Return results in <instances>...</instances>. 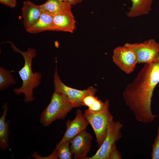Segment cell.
<instances>
[{
	"mask_svg": "<svg viewBox=\"0 0 159 159\" xmlns=\"http://www.w3.org/2000/svg\"><path fill=\"white\" fill-rule=\"evenodd\" d=\"M91 135L85 130L70 140V148L74 159H85L90 150Z\"/></svg>",
	"mask_w": 159,
	"mask_h": 159,
	"instance_id": "9c48e42d",
	"label": "cell"
},
{
	"mask_svg": "<svg viewBox=\"0 0 159 159\" xmlns=\"http://www.w3.org/2000/svg\"><path fill=\"white\" fill-rule=\"evenodd\" d=\"M109 102L107 99L103 102L95 96L94 94H91L86 96L83 99L81 105L87 107L88 110L90 111L97 112L102 110Z\"/></svg>",
	"mask_w": 159,
	"mask_h": 159,
	"instance_id": "e0dca14e",
	"label": "cell"
},
{
	"mask_svg": "<svg viewBox=\"0 0 159 159\" xmlns=\"http://www.w3.org/2000/svg\"><path fill=\"white\" fill-rule=\"evenodd\" d=\"M112 59L118 67L127 74L133 71L138 62L134 52L124 45L117 47L114 49Z\"/></svg>",
	"mask_w": 159,
	"mask_h": 159,
	"instance_id": "ba28073f",
	"label": "cell"
},
{
	"mask_svg": "<svg viewBox=\"0 0 159 159\" xmlns=\"http://www.w3.org/2000/svg\"><path fill=\"white\" fill-rule=\"evenodd\" d=\"M13 71L8 70L4 67H0V90L3 91L11 85L16 84V81L13 78L11 72Z\"/></svg>",
	"mask_w": 159,
	"mask_h": 159,
	"instance_id": "ac0fdd59",
	"label": "cell"
},
{
	"mask_svg": "<svg viewBox=\"0 0 159 159\" xmlns=\"http://www.w3.org/2000/svg\"><path fill=\"white\" fill-rule=\"evenodd\" d=\"M124 45L134 52L138 62H154L159 53V44L153 39L139 43H126Z\"/></svg>",
	"mask_w": 159,
	"mask_h": 159,
	"instance_id": "52a82bcc",
	"label": "cell"
},
{
	"mask_svg": "<svg viewBox=\"0 0 159 159\" xmlns=\"http://www.w3.org/2000/svg\"><path fill=\"white\" fill-rule=\"evenodd\" d=\"M3 112L0 118V149L5 150L9 148L8 141L10 132L9 128L10 122L8 120L6 121L5 118L9 107L7 102L2 106Z\"/></svg>",
	"mask_w": 159,
	"mask_h": 159,
	"instance_id": "2e32d148",
	"label": "cell"
},
{
	"mask_svg": "<svg viewBox=\"0 0 159 159\" xmlns=\"http://www.w3.org/2000/svg\"><path fill=\"white\" fill-rule=\"evenodd\" d=\"M154 62L158 63L159 64V53L156 57Z\"/></svg>",
	"mask_w": 159,
	"mask_h": 159,
	"instance_id": "603a6c76",
	"label": "cell"
},
{
	"mask_svg": "<svg viewBox=\"0 0 159 159\" xmlns=\"http://www.w3.org/2000/svg\"><path fill=\"white\" fill-rule=\"evenodd\" d=\"M109 102L102 110L99 112H93L87 109L83 113L93 129L99 148L105 139L108 126L113 120V116L109 110Z\"/></svg>",
	"mask_w": 159,
	"mask_h": 159,
	"instance_id": "277c9868",
	"label": "cell"
},
{
	"mask_svg": "<svg viewBox=\"0 0 159 159\" xmlns=\"http://www.w3.org/2000/svg\"><path fill=\"white\" fill-rule=\"evenodd\" d=\"M60 1H67L70 3L72 5H75L81 3L83 0H59Z\"/></svg>",
	"mask_w": 159,
	"mask_h": 159,
	"instance_id": "7402d4cb",
	"label": "cell"
},
{
	"mask_svg": "<svg viewBox=\"0 0 159 159\" xmlns=\"http://www.w3.org/2000/svg\"><path fill=\"white\" fill-rule=\"evenodd\" d=\"M75 107L64 95L54 91L49 104L40 114L39 121L44 127L49 126L58 120H64Z\"/></svg>",
	"mask_w": 159,
	"mask_h": 159,
	"instance_id": "3957f363",
	"label": "cell"
},
{
	"mask_svg": "<svg viewBox=\"0 0 159 159\" xmlns=\"http://www.w3.org/2000/svg\"><path fill=\"white\" fill-rule=\"evenodd\" d=\"M123 125L119 121L110 123L105 139L95 154L85 159H109L111 152L116 148V143L122 137L120 130Z\"/></svg>",
	"mask_w": 159,
	"mask_h": 159,
	"instance_id": "5b68a950",
	"label": "cell"
},
{
	"mask_svg": "<svg viewBox=\"0 0 159 159\" xmlns=\"http://www.w3.org/2000/svg\"><path fill=\"white\" fill-rule=\"evenodd\" d=\"M53 79L55 91L65 95L76 107L82 106V101L85 96L91 94H95L97 91L96 89L92 86L86 89L80 90L67 86L61 81L56 66Z\"/></svg>",
	"mask_w": 159,
	"mask_h": 159,
	"instance_id": "8992f818",
	"label": "cell"
},
{
	"mask_svg": "<svg viewBox=\"0 0 159 159\" xmlns=\"http://www.w3.org/2000/svg\"><path fill=\"white\" fill-rule=\"evenodd\" d=\"M53 15L42 11L37 21L32 26L26 30L28 32L37 34L45 31H58L53 20Z\"/></svg>",
	"mask_w": 159,
	"mask_h": 159,
	"instance_id": "4fadbf2b",
	"label": "cell"
},
{
	"mask_svg": "<svg viewBox=\"0 0 159 159\" xmlns=\"http://www.w3.org/2000/svg\"><path fill=\"white\" fill-rule=\"evenodd\" d=\"M89 123L80 109L76 112V116L72 120H67L65 122L66 129L64 135L59 142L70 141L82 131L85 130Z\"/></svg>",
	"mask_w": 159,
	"mask_h": 159,
	"instance_id": "30bf717a",
	"label": "cell"
},
{
	"mask_svg": "<svg viewBox=\"0 0 159 159\" xmlns=\"http://www.w3.org/2000/svg\"><path fill=\"white\" fill-rule=\"evenodd\" d=\"M21 11L23 24L26 30L36 23L42 12L40 5H36L30 0L23 2Z\"/></svg>",
	"mask_w": 159,
	"mask_h": 159,
	"instance_id": "8fae6325",
	"label": "cell"
},
{
	"mask_svg": "<svg viewBox=\"0 0 159 159\" xmlns=\"http://www.w3.org/2000/svg\"><path fill=\"white\" fill-rule=\"evenodd\" d=\"M152 147L151 158L159 159V126L157 130V134Z\"/></svg>",
	"mask_w": 159,
	"mask_h": 159,
	"instance_id": "ffe728a7",
	"label": "cell"
},
{
	"mask_svg": "<svg viewBox=\"0 0 159 159\" xmlns=\"http://www.w3.org/2000/svg\"><path fill=\"white\" fill-rule=\"evenodd\" d=\"M40 5L42 10L53 15L62 13L72 11V5L69 2L59 0H46Z\"/></svg>",
	"mask_w": 159,
	"mask_h": 159,
	"instance_id": "5bb4252c",
	"label": "cell"
},
{
	"mask_svg": "<svg viewBox=\"0 0 159 159\" xmlns=\"http://www.w3.org/2000/svg\"><path fill=\"white\" fill-rule=\"evenodd\" d=\"M11 45V47L16 52L21 54L24 60V66L18 71L19 75L22 81V86L19 88H14V93L19 95L23 93L24 95V102L26 103L34 100L33 96L34 88L40 85L42 75L39 72H33L32 64L33 59L36 56L37 52L34 48H29L26 51H22L18 48L11 42H7Z\"/></svg>",
	"mask_w": 159,
	"mask_h": 159,
	"instance_id": "7a4b0ae2",
	"label": "cell"
},
{
	"mask_svg": "<svg viewBox=\"0 0 159 159\" xmlns=\"http://www.w3.org/2000/svg\"><path fill=\"white\" fill-rule=\"evenodd\" d=\"M69 140L59 142L56 145L55 149L57 152L58 159H72L73 154L72 153L69 145Z\"/></svg>",
	"mask_w": 159,
	"mask_h": 159,
	"instance_id": "d6986e66",
	"label": "cell"
},
{
	"mask_svg": "<svg viewBox=\"0 0 159 159\" xmlns=\"http://www.w3.org/2000/svg\"><path fill=\"white\" fill-rule=\"evenodd\" d=\"M53 20L58 31L73 33L75 29L76 21L72 11L54 15Z\"/></svg>",
	"mask_w": 159,
	"mask_h": 159,
	"instance_id": "7c38bea8",
	"label": "cell"
},
{
	"mask_svg": "<svg viewBox=\"0 0 159 159\" xmlns=\"http://www.w3.org/2000/svg\"><path fill=\"white\" fill-rule=\"evenodd\" d=\"M159 82V64L156 62L145 63L123 92L126 104L138 121L151 123L159 116L153 115L151 109L153 92Z\"/></svg>",
	"mask_w": 159,
	"mask_h": 159,
	"instance_id": "6da1fadb",
	"label": "cell"
},
{
	"mask_svg": "<svg viewBox=\"0 0 159 159\" xmlns=\"http://www.w3.org/2000/svg\"><path fill=\"white\" fill-rule=\"evenodd\" d=\"M132 6L126 13L129 18H134L148 14L151 10L153 0H130Z\"/></svg>",
	"mask_w": 159,
	"mask_h": 159,
	"instance_id": "9a60e30c",
	"label": "cell"
},
{
	"mask_svg": "<svg viewBox=\"0 0 159 159\" xmlns=\"http://www.w3.org/2000/svg\"><path fill=\"white\" fill-rule=\"evenodd\" d=\"M0 3L12 9L17 6L16 0H0Z\"/></svg>",
	"mask_w": 159,
	"mask_h": 159,
	"instance_id": "44dd1931",
	"label": "cell"
}]
</instances>
